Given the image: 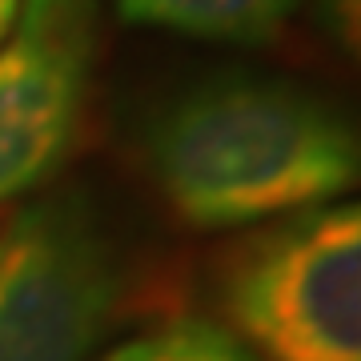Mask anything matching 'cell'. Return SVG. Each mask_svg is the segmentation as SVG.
Wrapping results in <instances>:
<instances>
[{
    "instance_id": "cell-6",
    "label": "cell",
    "mask_w": 361,
    "mask_h": 361,
    "mask_svg": "<svg viewBox=\"0 0 361 361\" xmlns=\"http://www.w3.org/2000/svg\"><path fill=\"white\" fill-rule=\"evenodd\" d=\"M101 361H261V357L229 325H217L209 317H173V322L116 345Z\"/></svg>"
},
{
    "instance_id": "cell-4",
    "label": "cell",
    "mask_w": 361,
    "mask_h": 361,
    "mask_svg": "<svg viewBox=\"0 0 361 361\" xmlns=\"http://www.w3.org/2000/svg\"><path fill=\"white\" fill-rule=\"evenodd\" d=\"M97 40V0H25L0 44V205L52 180L73 153Z\"/></svg>"
},
{
    "instance_id": "cell-8",
    "label": "cell",
    "mask_w": 361,
    "mask_h": 361,
    "mask_svg": "<svg viewBox=\"0 0 361 361\" xmlns=\"http://www.w3.org/2000/svg\"><path fill=\"white\" fill-rule=\"evenodd\" d=\"M20 8H25V0H0V44H4V37L13 32Z\"/></svg>"
},
{
    "instance_id": "cell-7",
    "label": "cell",
    "mask_w": 361,
    "mask_h": 361,
    "mask_svg": "<svg viewBox=\"0 0 361 361\" xmlns=\"http://www.w3.org/2000/svg\"><path fill=\"white\" fill-rule=\"evenodd\" d=\"M322 8L337 40L361 61V0H322Z\"/></svg>"
},
{
    "instance_id": "cell-3",
    "label": "cell",
    "mask_w": 361,
    "mask_h": 361,
    "mask_svg": "<svg viewBox=\"0 0 361 361\" xmlns=\"http://www.w3.org/2000/svg\"><path fill=\"white\" fill-rule=\"evenodd\" d=\"M121 297V253L85 193H49L0 229V361H89Z\"/></svg>"
},
{
    "instance_id": "cell-5",
    "label": "cell",
    "mask_w": 361,
    "mask_h": 361,
    "mask_svg": "<svg viewBox=\"0 0 361 361\" xmlns=\"http://www.w3.org/2000/svg\"><path fill=\"white\" fill-rule=\"evenodd\" d=\"M297 0H116L121 20L213 44H269Z\"/></svg>"
},
{
    "instance_id": "cell-2",
    "label": "cell",
    "mask_w": 361,
    "mask_h": 361,
    "mask_svg": "<svg viewBox=\"0 0 361 361\" xmlns=\"http://www.w3.org/2000/svg\"><path fill=\"white\" fill-rule=\"evenodd\" d=\"M221 305L261 361H361V197L245 241L221 277Z\"/></svg>"
},
{
    "instance_id": "cell-1",
    "label": "cell",
    "mask_w": 361,
    "mask_h": 361,
    "mask_svg": "<svg viewBox=\"0 0 361 361\" xmlns=\"http://www.w3.org/2000/svg\"><path fill=\"white\" fill-rule=\"evenodd\" d=\"M141 161L193 229H245L361 189V109L269 73H213L161 101Z\"/></svg>"
}]
</instances>
